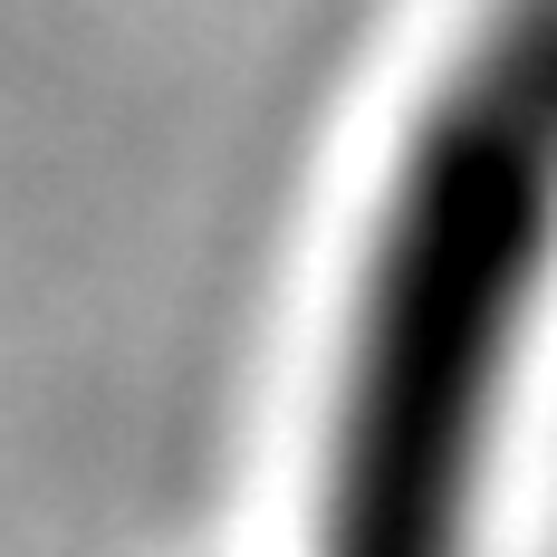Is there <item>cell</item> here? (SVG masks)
Returning <instances> with one entry per match:
<instances>
[{
  "mask_svg": "<svg viewBox=\"0 0 557 557\" xmlns=\"http://www.w3.org/2000/svg\"><path fill=\"white\" fill-rule=\"evenodd\" d=\"M557 250V67L509 29L413 135L336 404V529L443 539Z\"/></svg>",
  "mask_w": 557,
  "mask_h": 557,
  "instance_id": "cell-1",
  "label": "cell"
},
{
  "mask_svg": "<svg viewBox=\"0 0 557 557\" xmlns=\"http://www.w3.org/2000/svg\"><path fill=\"white\" fill-rule=\"evenodd\" d=\"M519 29H529V39H539V49H548V67H557V0H539V10H529V20H519Z\"/></svg>",
  "mask_w": 557,
  "mask_h": 557,
  "instance_id": "cell-2",
  "label": "cell"
}]
</instances>
